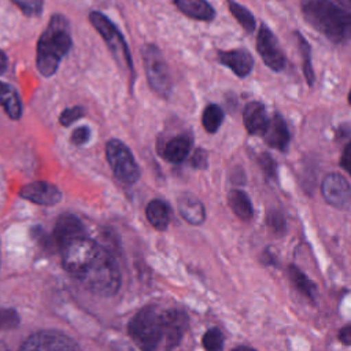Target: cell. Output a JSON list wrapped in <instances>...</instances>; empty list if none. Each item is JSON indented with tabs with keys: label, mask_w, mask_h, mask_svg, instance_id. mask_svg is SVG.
Instances as JSON below:
<instances>
[{
	"label": "cell",
	"mask_w": 351,
	"mask_h": 351,
	"mask_svg": "<svg viewBox=\"0 0 351 351\" xmlns=\"http://www.w3.org/2000/svg\"><path fill=\"white\" fill-rule=\"evenodd\" d=\"M186 328L188 315L182 310L155 304L140 308L128 324L133 341L148 351L177 347Z\"/></svg>",
	"instance_id": "6da1fadb"
},
{
	"label": "cell",
	"mask_w": 351,
	"mask_h": 351,
	"mask_svg": "<svg viewBox=\"0 0 351 351\" xmlns=\"http://www.w3.org/2000/svg\"><path fill=\"white\" fill-rule=\"evenodd\" d=\"M306 21L333 43L351 38V11L332 0H302Z\"/></svg>",
	"instance_id": "7a4b0ae2"
},
{
	"label": "cell",
	"mask_w": 351,
	"mask_h": 351,
	"mask_svg": "<svg viewBox=\"0 0 351 351\" xmlns=\"http://www.w3.org/2000/svg\"><path fill=\"white\" fill-rule=\"evenodd\" d=\"M70 25L63 15L55 14L37 43L36 66L44 77L56 73L60 60L71 48Z\"/></svg>",
	"instance_id": "3957f363"
},
{
	"label": "cell",
	"mask_w": 351,
	"mask_h": 351,
	"mask_svg": "<svg viewBox=\"0 0 351 351\" xmlns=\"http://www.w3.org/2000/svg\"><path fill=\"white\" fill-rule=\"evenodd\" d=\"M77 280L85 288L101 296H111L117 293L121 287L118 265L104 247Z\"/></svg>",
	"instance_id": "277c9868"
},
{
	"label": "cell",
	"mask_w": 351,
	"mask_h": 351,
	"mask_svg": "<svg viewBox=\"0 0 351 351\" xmlns=\"http://www.w3.org/2000/svg\"><path fill=\"white\" fill-rule=\"evenodd\" d=\"M89 22L97 30V33L103 37V40L106 41V44H107L108 49L111 51L117 63L121 67H123L126 71H129L130 78L133 80L134 71H133L132 56H130L126 41H125L123 36L121 34V32L115 27V25L104 14H101L99 11H92L89 14Z\"/></svg>",
	"instance_id": "5b68a950"
},
{
	"label": "cell",
	"mask_w": 351,
	"mask_h": 351,
	"mask_svg": "<svg viewBox=\"0 0 351 351\" xmlns=\"http://www.w3.org/2000/svg\"><path fill=\"white\" fill-rule=\"evenodd\" d=\"M101 245L92 239L85 236L78 237L62 248V263L63 269L78 278L84 270L90 265V262L101 251Z\"/></svg>",
	"instance_id": "8992f818"
},
{
	"label": "cell",
	"mask_w": 351,
	"mask_h": 351,
	"mask_svg": "<svg viewBox=\"0 0 351 351\" xmlns=\"http://www.w3.org/2000/svg\"><path fill=\"white\" fill-rule=\"evenodd\" d=\"M143 64L149 86L160 96L169 97L171 93V77L166 60L154 44H145L141 49Z\"/></svg>",
	"instance_id": "52a82bcc"
},
{
	"label": "cell",
	"mask_w": 351,
	"mask_h": 351,
	"mask_svg": "<svg viewBox=\"0 0 351 351\" xmlns=\"http://www.w3.org/2000/svg\"><path fill=\"white\" fill-rule=\"evenodd\" d=\"M106 155L114 176L119 181L133 184L140 178V169L134 160V156L121 140H110L106 144Z\"/></svg>",
	"instance_id": "ba28073f"
},
{
	"label": "cell",
	"mask_w": 351,
	"mask_h": 351,
	"mask_svg": "<svg viewBox=\"0 0 351 351\" xmlns=\"http://www.w3.org/2000/svg\"><path fill=\"white\" fill-rule=\"evenodd\" d=\"M23 351H60V350H80V346L69 336L56 330H40L30 335L21 346Z\"/></svg>",
	"instance_id": "9c48e42d"
},
{
	"label": "cell",
	"mask_w": 351,
	"mask_h": 351,
	"mask_svg": "<svg viewBox=\"0 0 351 351\" xmlns=\"http://www.w3.org/2000/svg\"><path fill=\"white\" fill-rule=\"evenodd\" d=\"M321 191H322L325 200L330 206L340 208V210H346L350 207L351 185L343 176H340L337 173L328 174L322 181Z\"/></svg>",
	"instance_id": "30bf717a"
},
{
	"label": "cell",
	"mask_w": 351,
	"mask_h": 351,
	"mask_svg": "<svg viewBox=\"0 0 351 351\" xmlns=\"http://www.w3.org/2000/svg\"><path fill=\"white\" fill-rule=\"evenodd\" d=\"M256 49L267 67H270L274 71H280L284 69L285 56L278 45L277 38L265 25H262L259 29L256 37Z\"/></svg>",
	"instance_id": "8fae6325"
},
{
	"label": "cell",
	"mask_w": 351,
	"mask_h": 351,
	"mask_svg": "<svg viewBox=\"0 0 351 351\" xmlns=\"http://www.w3.org/2000/svg\"><path fill=\"white\" fill-rule=\"evenodd\" d=\"M19 196L41 206H53L62 200V192L47 181H36L22 186Z\"/></svg>",
	"instance_id": "7c38bea8"
},
{
	"label": "cell",
	"mask_w": 351,
	"mask_h": 351,
	"mask_svg": "<svg viewBox=\"0 0 351 351\" xmlns=\"http://www.w3.org/2000/svg\"><path fill=\"white\" fill-rule=\"evenodd\" d=\"M85 236L82 222L73 214H62L53 228V240L58 247L63 248L70 241Z\"/></svg>",
	"instance_id": "4fadbf2b"
},
{
	"label": "cell",
	"mask_w": 351,
	"mask_h": 351,
	"mask_svg": "<svg viewBox=\"0 0 351 351\" xmlns=\"http://www.w3.org/2000/svg\"><path fill=\"white\" fill-rule=\"evenodd\" d=\"M243 121L250 134L263 136L269 128L270 119L266 108L259 101H250L243 110Z\"/></svg>",
	"instance_id": "5bb4252c"
},
{
	"label": "cell",
	"mask_w": 351,
	"mask_h": 351,
	"mask_svg": "<svg viewBox=\"0 0 351 351\" xmlns=\"http://www.w3.org/2000/svg\"><path fill=\"white\" fill-rule=\"evenodd\" d=\"M218 59L222 64L229 67L236 75L245 77L252 70L254 60L245 49H232V51H221L218 53Z\"/></svg>",
	"instance_id": "9a60e30c"
},
{
	"label": "cell",
	"mask_w": 351,
	"mask_h": 351,
	"mask_svg": "<svg viewBox=\"0 0 351 351\" xmlns=\"http://www.w3.org/2000/svg\"><path fill=\"white\" fill-rule=\"evenodd\" d=\"M177 204H178V211L181 214V217L192 225H200L204 218H206V213H204V207L203 203L192 193H182L178 199H177Z\"/></svg>",
	"instance_id": "2e32d148"
},
{
	"label": "cell",
	"mask_w": 351,
	"mask_h": 351,
	"mask_svg": "<svg viewBox=\"0 0 351 351\" xmlns=\"http://www.w3.org/2000/svg\"><path fill=\"white\" fill-rule=\"evenodd\" d=\"M266 143L278 149V151H285L289 143V132L287 128V123L284 118L280 114H274L273 118L270 119L269 128L266 133L263 134Z\"/></svg>",
	"instance_id": "e0dca14e"
},
{
	"label": "cell",
	"mask_w": 351,
	"mask_h": 351,
	"mask_svg": "<svg viewBox=\"0 0 351 351\" xmlns=\"http://www.w3.org/2000/svg\"><path fill=\"white\" fill-rule=\"evenodd\" d=\"M192 137L189 134H178L171 137L163 149V156L171 163L182 162L191 152Z\"/></svg>",
	"instance_id": "ac0fdd59"
},
{
	"label": "cell",
	"mask_w": 351,
	"mask_h": 351,
	"mask_svg": "<svg viewBox=\"0 0 351 351\" xmlns=\"http://www.w3.org/2000/svg\"><path fill=\"white\" fill-rule=\"evenodd\" d=\"M174 4L184 15L197 21H211L215 15L214 8L206 0H174Z\"/></svg>",
	"instance_id": "d6986e66"
},
{
	"label": "cell",
	"mask_w": 351,
	"mask_h": 351,
	"mask_svg": "<svg viewBox=\"0 0 351 351\" xmlns=\"http://www.w3.org/2000/svg\"><path fill=\"white\" fill-rule=\"evenodd\" d=\"M0 106L4 108L5 114L11 119L16 121L21 118L22 103H21L19 95L12 85L3 81H0Z\"/></svg>",
	"instance_id": "ffe728a7"
},
{
	"label": "cell",
	"mask_w": 351,
	"mask_h": 351,
	"mask_svg": "<svg viewBox=\"0 0 351 351\" xmlns=\"http://www.w3.org/2000/svg\"><path fill=\"white\" fill-rule=\"evenodd\" d=\"M145 217L155 229L165 230L170 223V208L163 200L154 199L145 207Z\"/></svg>",
	"instance_id": "44dd1931"
},
{
	"label": "cell",
	"mask_w": 351,
	"mask_h": 351,
	"mask_svg": "<svg viewBox=\"0 0 351 351\" xmlns=\"http://www.w3.org/2000/svg\"><path fill=\"white\" fill-rule=\"evenodd\" d=\"M229 206L232 211L243 221H250L252 218L254 210L250 197L247 196L245 192L240 189H233L229 193Z\"/></svg>",
	"instance_id": "7402d4cb"
},
{
	"label": "cell",
	"mask_w": 351,
	"mask_h": 351,
	"mask_svg": "<svg viewBox=\"0 0 351 351\" xmlns=\"http://www.w3.org/2000/svg\"><path fill=\"white\" fill-rule=\"evenodd\" d=\"M288 273H289V278L293 282L295 288H298V291H300L304 296H307L308 299H314L317 288L315 284L313 281L308 280V277L296 266H289L288 267Z\"/></svg>",
	"instance_id": "603a6c76"
},
{
	"label": "cell",
	"mask_w": 351,
	"mask_h": 351,
	"mask_svg": "<svg viewBox=\"0 0 351 351\" xmlns=\"http://www.w3.org/2000/svg\"><path fill=\"white\" fill-rule=\"evenodd\" d=\"M223 121V111L217 104H208L202 115V123L208 133H215Z\"/></svg>",
	"instance_id": "cb8c5ba5"
},
{
	"label": "cell",
	"mask_w": 351,
	"mask_h": 351,
	"mask_svg": "<svg viewBox=\"0 0 351 351\" xmlns=\"http://www.w3.org/2000/svg\"><path fill=\"white\" fill-rule=\"evenodd\" d=\"M228 4H229V10H230L232 15L236 18V21L244 27L245 32L251 33L255 27V21H254L252 14L245 7L240 5L239 3H236L233 0H228Z\"/></svg>",
	"instance_id": "d4e9b609"
},
{
	"label": "cell",
	"mask_w": 351,
	"mask_h": 351,
	"mask_svg": "<svg viewBox=\"0 0 351 351\" xmlns=\"http://www.w3.org/2000/svg\"><path fill=\"white\" fill-rule=\"evenodd\" d=\"M298 40H299V48L302 52V58H303V71H304V77L308 85H313L314 81V71H313V66H311V59H310V47L308 43L300 36L298 34Z\"/></svg>",
	"instance_id": "484cf974"
},
{
	"label": "cell",
	"mask_w": 351,
	"mask_h": 351,
	"mask_svg": "<svg viewBox=\"0 0 351 351\" xmlns=\"http://www.w3.org/2000/svg\"><path fill=\"white\" fill-rule=\"evenodd\" d=\"M202 343L206 350L218 351L223 347V335L218 328H211L204 333Z\"/></svg>",
	"instance_id": "4316f807"
},
{
	"label": "cell",
	"mask_w": 351,
	"mask_h": 351,
	"mask_svg": "<svg viewBox=\"0 0 351 351\" xmlns=\"http://www.w3.org/2000/svg\"><path fill=\"white\" fill-rule=\"evenodd\" d=\"M26 16L40 15L43 11V0H11Z\"/></svg>",
	"instance_id": "83f0119b"
},
{
	"label": "cell",
	"mask_w": 351,
	"mask_h": 351,
	"mask_svg": "<svg viewBox=\"0 0 351 351\" xmlns=\"http://www.w3.org/2000/svg\"><path fill=\"white\" fill-rule=\"evenodd\" d=\"M19 324V317L14 308L0 307V329H12Z\"/></svg>",
	"instance_id": "f1b7e54d"
},
{
	"label": "cell",
	"mask_w": 351,
	"mask_h": 351,
	"mask_svg": "<svg viewBox=\"0 0 351 351\" xmlns=\"http://www.w3.org/2000/svg\"><path fill=\"white\" fill-rule=\"evenodd\" d=\"M85 114L84 108L81 106H74L71 108H66L60 115H59V122L63 125V126H69L71 125L73 122L78 121L80 118H82Z\"/></svg>",
	"instance_id": "f546056e"
},
{
	"label": "cell",
	"mask_w": 351,
	"mask_h": 351,
	"mask_svg": "<svg viewBox=\"0 0 351 351\" xmlns=\"http://www.w3.org/2000/svg\"><path fill=\"white\" fill-rule=\"evenodd\" d=\"M267 226L274 232V233H278L281 234L284 230H285V219L282 217V214L277 210H273L267 214Z\"/></svg>",
	"instance_id": "4dcf8cb0"
},
{
	"label": "cell",
	"mask_w": 351,
	"mask_h": 351,
	"mask_svg": "<svg viewBox=\"0 0 351 351\" xmlns=\"http://www.w3.org/2000/svg\"><path fill=\"white\" fill-rule=\"evenodd\" d=\"M89 138H90V129L88 126L77 128L70 137L71 143L75 145H84L89 141Z\"/></svg>",
	"instance_id": "1f68e13d"
},
{
	"label": "cell",
	"mask_w": 351,
	"mask_h": 351,
	"mask_svg": "<svg viewBox=\"0 0 351 351\" xmlns=\"http://www.w3.org/2000/svg\"><path fill=\"white\" fill-rule=\"evenodd\" d=\"M259 165L262 167V170L265 171V174L267 177H274L276 176V162L271 159V156L266 152H263L259 156Z\"/></svg>",
	"instance_id": "d6a6232c"
},
{
	"label": "cell",
	"mask_w": 351,
	"mask_h": 351,
	"mask_svg": "<svg viewBox=\"0 0 351 351\" xmlns=\"http://www.w3.org/2000/svg\"><path fill=\"white\" fill-rule=\"evenodd\" d=\"M191 165L196 169H204L207 166V154L203 149H196L192 155Z\"/></svg>",
	"instance_id": "836d02e7"
},
{
	"label": "cell",
	"mask_w": 351,
	"mask_h": 351,
	"mask_svg": "<svg viewBox=\"0 0 351 351\" xmlns=\"http://www.w3.org/2000/svg\"><path fill=\"white\" fill-rule=\"evenodd\" d=\"M340 165L348 174H351V141L343 149Z\"/></svg>",
	"instance_id": "e575fe53"
},
{
	"label": "cell",
	"mask_w": 351,
	"mask_h": 351,
	"mask_svg": "<svg viewBox=\"0 0 351 351\" xmlns=\"http://www.w3.org/2000/svg\"><path fill=\"white\" fill-rule=\"evenodd\" d=\"M339 340H340L343 344L351 346V325H347V326H344L343 329H340V332H339Z\"/></svg>",
	"instance_id": "d590c367"
},
{
	"label": "cell",
	"mask_w": 351,
	"mask_h": 351,
	"mask_svg": "<svg viewBox=\"0 0 351 351\" xmlns=\"http://www.w3.org/2000/svg\"><path fill=\"white\" fill-rule=\"evenodd\" d=\"M7 70V56L0 51V74Z\"/></svg>",
	"instance_id": "8d00e7d4"
},
{
	"label": "cell",
	"mask_w": 351,
	"mask_h": 351,
	"mask_svg": "<svg viewBox=\"0 0 351 351\" xmlns=\"http://www.w3.org/2000/svg\"><path fill=\"white\" fill-rule=\"evenodd\" d=\"M336 3L347 10H351V0H336Z\"/></svg>",
	"instance_id": "74e56055"
},
{
	"label": "cell",
	"mask_w": 351,
	"mask_h": 351,
	"mask_svg": "<svg viewBox=\"0 0 351 351\" xmlns=\"http://www.w3.org/2000/svg\"><path fill=\"white\" fill-rule=\"evenodd\" d=\"M348 103L351 104V90H350V93H348Z\"/></svg>",
	"instance_id": "f35d334b"
},
{
	"label": "cell",
	"mask_w": 351,
	"mask_h": 351,
	"mask_svg": "<svg viewBox=\"0 0 351 351\" xmlns=\"http://www.w3.org/2000/svg\"><path fill=\"white\" fill-rule=\"evenodd\" d=\"M0 348H4V346H3V344H0Z\"/></svg>",
	"instance_id": "ab89813d"
}]
</instances>
